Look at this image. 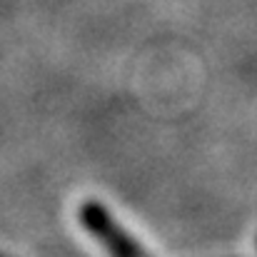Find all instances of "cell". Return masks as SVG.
Here are the masks:
<instances>
[{
  "label": "cell",
  "instance_id": "6da1fadb",
  "mask_svg": "<svg viewBox=\"0 0 257 257\" xmlns=\"http://www.w3.org/2000/svg\"><path fill=\"white\" fill-rule=\"evenodd\" d=\"M80 222L90 235L97 237V242L110 252L112 257H148L145 250L115 222V217H110V212L95 202V200H87L80 205Z\"/></svg>",
  "mask_w": 257,
  "mask_h": 257
}]
</instances>
